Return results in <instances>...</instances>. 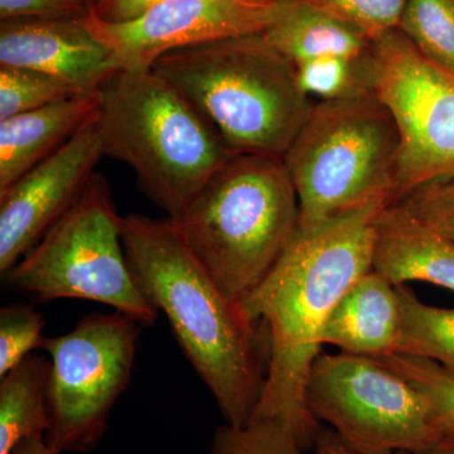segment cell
<instances>
[{
  "instance_id": "6da1fadb",
  "label": "cell",
  "mask_w": 454,
  "mask_h": 454,
  "mask_svg": "<svg viewBox=\"0 0 454 454\" xmlns=\"http://www.w3.org/2000/svg\"><path fill=\"white\" fill-rule=\"evenodd\" d=\"M385 206H369L309 230L298 227L270 273L241 303L267 333V378L252 422L279 420L301 450L315 446L319 434L306 389L324 346L322 331L349 286L372 270L376 220Z\"/></svg>"
},
{
  "instance_id": "7a4b0ae2",
  "label": "cell",
  "mask_w": 454,
  "mask_h": 454,
  "mask_svg": "<svg viewBox=\"0 0 454 454\" xmlns=\"http://www.w3.org/2000/svg\"><path fill=\"white\" fill-rule=\"evenodd\" d=\"M121 239L137 286L168 319L227 424L252 423L267 378L268 348L258 324L221 291L170 217H122Z\"/></svg>"
},
{
  "instance_id": "3957f363",
  "label": "cell",
  "mask_w": 454,
  "mask_h": 454,
  "mask_svg": "<svg viewBox=\"0 0 454 454\" xmlns=\"http://www.w3.org/2000/svg\"><path fill=\"white\" fill-rule=\"evenodd\" d=\"M151 68L236 154L282 160L315 106L298 85L294 65L262 35L170 51Z\"/></svg>"
},
{
  "instance_id": "277c9868",
  "label": "cell",
  "mask_w": 454,
  "mask_h": 454,
  "mask_svg": "<svg viewBox=\"0 0 454 454\" xmlns=\"http://www.w3.org/2000/svg\"><path fill=\"white\" fill-rule=\"evenodd\" d=\"M98 125L104 155L129 166L143 192L170 219L236 154L152 68L114 74L100 90Z\"/></svg>"
},
{
  "instance_id": "5b68a950",
  "label": "cell",
  "mask_w": 454,
  "mask_h": 454,
  "mask_svg": "<svg viewBox=\"0 0 454 454\" xmlns=\"http://www.w3.org/2000/svg\"><path fill=\"white\" fill-rule=\"evenodd\" d=\"M175 221L200 264L241 304L300 227V202L280 158L235 154Z\"/></svg>"
},
{
  "instance_id": "8992f818",
  "label": "cell",
  "mask_w": 454,
  "mask_h": 454,
  "mask_svg": "<svg viewBox=\"0 0 454 454\" xmlns=\"http://www.w3.org/2000/svg\"><path fill=\"white\" fill-rule=\"evenodd\" d=\"M400 138L375 92L318 101L282 158L300 229L372 205H393Z\"/></svg>"
},
{
  "instance_id": "52a82bcc",
  "label": "cell",
  "mask_w": 454,
  "mask_h": 454,
  "mask_svg": "<svg viewBox=\"0 0 454 454\" xmlns=\"http://www.w3.org/2000/svg\"><path fill=\"white\" fill-rule=\"evenodd\" d=\"M121 223L109 182L95 173L73 207L5 274L8 286L43 301H97L153 325L160 313L131 274Z\"/></svg>"
},
{
  "instance_id": "ba28073f",
  "label": "cell",
  "mask_w": 454,
  "mask_h": 454,
  "mask_svg": "<svg viewBox=\"0 0 454 454\" xmlns=\"http://www.w3.org/2000/svg\"><path fill=\"white\" fill-rule=\"evenodd\" d=\"M306 402L317 422L331 426L356 452L430 454L444 437L428 399L375 358L319 355Z\"/></svg>"
},
{
  "instance_id": "9c48e42d",
  "label": "cell",
  "mask_w": 454,
  "mask_h": 454,
  "mask_svg": "<svg viewBox=\"0 0 454 454\" xmlns=\"http://www.w3.org/2000/svg\"><path fill=\"white\" fill-rule=\"evenodd\" d=\"M142 327L122 313H92L71 333L42 340L51 360L44 439L55 452L89 453L104 437L110 411L129 385Z\"/></svg>"
},
{
  "instance_id": "30bf717a",
  "label": "cell",
  "mask_w": 454,
  "mask_h": 454,
  "mask_svg": "<svg viewBox=\"0 0 454 454\" xmlns=\"http://www.w3.org/2000/svg\"><path fill=\"white\" fill-rule=\"evenodd\" d=\"M370 66L373 92L399 133L397 203L415 188L454 175V74L429 61L399 29L372 41Z\"/></svg>"
},
{
  "instance_id": "8fae6325",
  "label": "cell",
  "mask_w": 454,
  "mask_h": 454,
  "mask_svg": "<svg viewBox=\"0 0 454 454\" xmlns=\"http://www.w3.org/2000/svg\"><path fill=\"white\" fill-rule=\"evenodd\" d=\"M286 0H164L139 16L107 22L88 11L82 22L121 70L151 68L170 51L262 35Z\"/></svg>"
},
{
  "instance_id": "7c38bea8",
  "label": "cell",
  "mask_w": 454,
  "mask_h": 454,
  "mask_svg": "<svg viewBox=\"0 0 454 454\" xmlns=\"http://www.w3.org/2000/svg\"><path fill=\"white\" fill-rule=\"evenodd\" d=\"M103 157L98 110L55 154L0 192V273L7 274L73 207Z\"/></svg>"
},
{
  "instance_id": "4fadbf2b",
  "label": "cell",
  "mask_w": 454,
  "mask_h": 454,
  "mask_svg": "<svg viewBox=\"0 0 454 454\" xmlns=\"http://www.w3.org/2000/svg\"><path fill=\"white\" fill-rule=\"evenodd\" d=\"M0 66L37 71L82 95L100 91L121 70L82 18L2 20Z\"/></svg>"
},
{
  "instance_id": "5bb4252c",
  "label": "cell",
  "mask_w": 454,
  "mask_h": 454,
  "mask_svg": "<svg viewBox=\"0 0 454 454\" xmlns=\"http://www.w3.org/2000/svg\"><path fill=\"white\" fill-rule=\"evenodd\" d=\"M372 270L393 286L424 282L454 292V243L400 203L376 220Z\"/></svg>"
},
{
  "instance_id": "9a60e30c",
  "label": "cell",
  "mask_w": 454,
  "mask_h": 454,
  "mask_svg": "<svg viewBox=\"0 0 454 454\" xmlns=\"http://www.w3.org/2000/svg\"><path fill=\"white\" fill-rule=\"evenodd\" d=\"M403 331L399 292L370 270L345 292L322 331V345L369 358L396 354Z\"/></svg>"
},
{
  "instance_id": "2e32d148",
  "label": "cell",
  "mask_w": 454,
  "mask_h": 454,
  "mask_svg": "<svg viewBox=\"0 0 454 454\" xmlns=\"http://www.w3.org/2000/svg\"><path fill=\"white\" fill-rule=\"evenodd\" d=\"M100 91L0 121V192L62 148L98 113Z\"/></svg>"
},
{
  "instance_id": "e0dca14e",
  "label": "cell",
  "mask_w": 454,
  "mask_h": 454,
  "mask_svg": "<svg viewBox=\"0 0 454 454\" xmlns=\"http://www.w3.org/2000/svg\"><path fill=\"white\" fill-rule=\"evenodd\" d=\"M265 40L293 65L322 57H365L372 41L312 0H286Z\"/></svg>"
},
{
  "instance_id": "ac0fdd59",
  "label": "cell",
  "mask_w": 454,
  "mask_h": 454,
  "mask_svg": "<svg viewBox=\"0 0 454 454\" xmlns=\"http://www.w3.org/2000/svg\"><path fill=\"white\" fill-rule=\"evenodd\" d=\"M51 360L31 354L0 381V454L50 429Z\"/></svg>"
},
{
  "instance_id": "d6986e66",
  "label": "cell",
  "mask_w": 454,
  "mask_h": 454,
  "mask_svg": "<svg viewBox=\"0 0 454 454\" xmlns=\"http://www.w3.org/2000/svg\"><path fill=\"white\" fill-rule=\"evenodd\" d=\"M396 288L403 306L396 354L432 361L454 378V309L423 303L409 286Z\"/></svg>"
},
{
  "instance_id": "ffe728a7",
  "label": "cell",
  "mask_w": 454,
  "mask_h": 454,
  "mask_svg": "<svg viewBox=\"0 0 454 454\" xmlns=\"http://www.w3.org/2000/svg\"><path fill=\"white\" fill-rule=\"evenodd\" d=\"M397 29L429 61L454 74V0H408Z\"/></svg>"
},
{
  "instance_id": "44dd1931",
  "label": "cell",
  "mask_w": 454,
  "mask_h": 454,
  "mask_svg": "<svg viewBox=\"0 0 454 454\" xmlns=\"http://www.w3.org/2000/svg\"><path fill=\"white\" fill-rule=\"evenodd\" d=\"M294 67L298 85L313 103L373 91L370 52L360 59L322 57Z\"/></svg>"
},
{
  "instance_id": "7402d4cb",
  "label": "cell",
  "mask_w": 454,
  "mask_h": 454,
  "mask_svg": "<svg viewBox=\"0 0 454 454\" xmlns=\"http://www.w3.org/2000/svg\"><path fill=\"white\" fill-rule=\"evenodd\" d=\"M80 95L47 74L0 66V121Z\"/></svg>"
},
{
  "instance_id": "603a6c76",
  "label": "cell",
  "mask_w": 454,
  "mask_h": 454,
  "mask_svg": "<svg viewBox=\"0 0 454 454\" xmlns=\"http://www.w3.org/2000/svg\"><path fill=\"white\" fill-rule=\"evenodd\" d=\"M382 365L399 373L428 399L439 429L454 433V378L437 364L405 355L376 358Z\"/></svg>"
},
{
  "instance_id": "cb8c5ba5",
  "label": "cell",
  "mask_w": 454,
  "mask_h": 454,
  "mask_svg": "<svg viewBox=\"0 0 454 454\" xmlns=\"http://www.w3.org/2000/svg\"><path fill=\"white\" fill-rule=\"evenodd\" d=\"M300 442L279 420H256L244 427H221L215 432L211 454H301Z\"/></svg>"
},
{
  "instance_id": "d4e9b609",
  "label": "cell",
  "mask_w": 454,
  "mask_h": 454,
  "mask_svg": "<svg viewBox=\"0 0 454 454\" xmlns=\"http://www.w3.org/2000/svg\"><path fill=\"white\" fill-rule=\"evenodd\" d=\"M44 325L31 304L12 303L0 309V378L41 348Z\"/></svg>"
},
{
  "instance_id": "484cf974",
  "label": "cell",
  "mask_w": 454,
  "mask_h": 454,
  "mask_svg": "<svg viewBox=\"0 0 454 454\" xmlns=\"http://www.w3.org/2000/svg\"><path fill=\"white\" fill-rule=\"evenodd\" d=\"M373 41L399 28L408 0H312Z\"/></svg>"
},
{
  "instance_id": "4316f807",
  "label": "cell",
  "mask_w": 454,
  "mask_h": 454,
  "mask_svg": "<svg viewBox=\"0 0 454 454\" xmlns=\"http://www.w3.org/2000/svg\"><path fill=\"white\" fill-rule=\"evenodd\" d=\"M397 203L454 243V175L415 188Z\"/></svg>"
},
{
  "instance_id": "83f0119b",
  "label": "cell",
  "mask_w": 454,
  "mask_h": 454,
  "mask_svg": "<svg viewBox=\"0 0 454 454\" xmlns=\"http://www.w3.org/2000/svg\"><path fill=\"white\" fill-rule=\"evenodd\" d=\"M89 0H0V20H70L88 13Z\"/></svg>"
},
{
  "instance_id": "f1b7e54d",
  "label": "cell",
  "mask_w": 454,
  "mask_h": 454,
  "mask_svg": "<svg viewBox=\"0 0 454 454\" xmlns=\"http://www.w3.org/2000/svg\"><path fill=\"white\" fill-rule=\"evenodd\" d=\"M162 2L164 0H89V11L107 22H121Z\"/></svg>"
},
{
  "instance_id": "f546056e",
  "label": "cell",
  "mask_w": 454,
  "mask_h": 454,
  "mask_svg": "<svg viewBox=\"0 0 454 454\" xmlns=\"http://www.w3.org/2000/svg\"><path fill=\"white\" fill-rule=\"evenodd\" d=\"M315 453L313 454H364L356 452V450L349 448L348 444L343 443L339 438V435L333 432V430H324L319 432L318 437L315 442ZM391 454H418L413 452H400Z\"/></svg>"
},
{
  "instance_id": "4dcf8cb0",
  "label": "cell",
  "mask_w": 454,
  "mask_h": 454,
  "mask_svg": "<svg viewBox=\"0 0 454 454\" xmlns=\"http://www.w3.org/2000/svg\"><path fill=\"white\" fill-rule=\"evenodd\" d=\"M12 454H59L47 444L44 435L23 439Z\"/></svg>"
},
{
  "instance_id": "1f68e13d",
  "label": "cell",
  "mask_w": 454,
  "mask_h": 454,
  "mask_svg": "<svg viewBox=\"0 0 454 454\" xmlns=\"http://www.w3.org/2000/svg\"><path fill=\"white\" fill-rule=\"evenodd\" d=\"M430 454H454V433H448Z\"/></svg>"
}]
</instances>
